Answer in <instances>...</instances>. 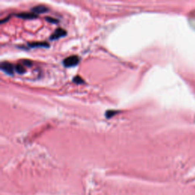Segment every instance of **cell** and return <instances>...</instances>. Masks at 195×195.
I'll return each mask as SVG.
<instances>
[{"label": "cell", "instance_id": "cell-1", "mask_svg": "<svg viewBox=\"0 0 195 195\" xmlns=\"http://www.w3.org/2000/svg\"><path fill=\"white\" fill-rule=\"evenodd\" d=\"M79 63V58L78 56H68L66 59H64L63 61V64L65 67H73V66H77Z\"/></svg>", "mask_w": 195, "mask_h": 195}, {"label": "cell", "instance_id": "cell-2", "mask_svg": "<svg viewBox=\"0 0 195 195\" xmlns=\"http://www.w3.org/2000/svg\"><path fill=\"white\" fill-rule=\"evenodd\" d=\"M0 68H1V70L2 71L5 72L8 75H13L14 71H15V67L9 62H7V61L2 62L1 63V65H0Z\"/></svg>", "mask_w": 195, "mask_h": 195}, {"label": "cell", "instance_id": "cell-3", "mask_svg": "<svg viewBox=\"0 0 195 195\" xmlns=\"http://www.w3.org/2000/svg\"><path fill=\"white\" fill-rule=\"evenodd\" d=\"M66 35V31L63 28H57L56 31H54V33L51 36L50 39L52 40V41H54V40H57L60 38H63L64 36Z\"/></svg>", "mask_w": 195, "mask_h": 195}, {"label": "cell", "instance_id": "cell-4", "mask_svg": "<svg viewBox=\"0 0 195 195\" xmlns=\"http://www.w3.org/2000/svg\"><path fill=\"white\" fill-rule=\"evenodd\" d=\"M16 16L20 19H25V20H33V19L38 18V15H36L33 12H21V13L16 15Z\"/></svg>", "mask_w": 195, "mask_h": 195}, {"label": "cell", "instance_id": "cell-5", "mask_svg": "<svg viewBox=\"0 0 195 195\" xmlns=\"http://www.w3.org/2000/svg\"><path fill=\"white\" fill-rule=\"evenodd\" d=\"M31 11L33 13L38 15V14H42V13H45L48 11V9L45 6H42V5H40V6H37L35 7L32 8Z\"/></svg>", "mask_w": 195, "mask_h": 195}, {"label": "cell", "instance_id": "cell-6", "mask_svg": "<svg viewBox=\"0 0 195 195\" xmlns=\"http://www.w3.org/2000/svg\"><path fill=\"white\" fill-rule=\"evenodd\" d=\"M28 46L32 48H36V47H49L50 45L47 42H33V43H29Z\"/></svg>", "mask_w": 195, "mask_h": 195}, {"label": "cell", "instance_id": "cell-7", "mask_svg": "<svg viewBox=\"0 0 195 195\" xmlns=\"http://www.w3.org/2000/svg\"><path fill=\"white\" fill-rule=\"evenodd\" d=\"M118 113H120L119 111H115V110H107L106 112H105V117L106 118L109 119L113 117L114 116H115L116 115H117Z\"/></svg>", "mask_w": 195, "mask_h": 195}, {"label": "cell", "instance_id": "cell-8", "mask_svg": "<svg viewBox=\"0 0 195 195\" xmlns=\"http://www.w3.org/2000/svg\"><path fill=\"white\" fill-rule=\"evenodd\" d=\"M15 71L19 74H23L26 72L24 66H23L22 64H17L15 66Z\"/></svg>", "mask_w": 195, "mask_h": 195}, {"label": "cell", "instance_id": "cell-9", "mask_svg": "<svg viewBox=\"0 0 195 195\" xmlns=\"http://www.w3.org/2000/svg\"><path fill=\"white\" fill-rule=\"evenodd\" d=\"M73 82H74L75 84H78V85L83 84V83H85V82H84V80L83 79V78L79 76V75H76V76L74 77V78L73 79Z\"/></svg>", "mask_w": 195, "mask_h": 195}, {"label": "cell", "instance_id": "cell-10", "mask_svg": "<svg viewBox=\"0 0 195 195\" xmlns=\"http://www.w3.org/2000/svg\"><path fill=\"white\" fill-rule=\"evenodd\" d=\"M21 64H22L23 66H26V67H31L33 65V62H32L31 60H24L21 61Z\"/></svg>", "mask_w": 195, "mask_h": 195}, {"label": "cell", "instance_id": "cell-11", "mask_svg": "<svg viewBox=\"0 0 195 195\" xmlns=\"http://www.w3.org/2000/svg\"><path fill=\"white\" fill-rule=\"evenodd\" d=\"M45 19H46V21H49L50 23H53V24H55V23L58 22V20H56V19H53V18L46 17Z\"/></svg>", "mask_w": 195, "mask_h": 195}]
</instances>
